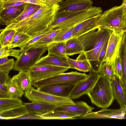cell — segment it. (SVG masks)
<instances>
[{
  "label": "cell",
  "mask_w": 126,
  "mask_h": 126,
  "mask_svg": "<svg viewBox=\"0 0 126 126\" xmlns=\"http://www.w3.org/2000/svg\"><path fill=\"white\" fill-rule=\"evenodd\" d=\"M59 8L58 4L41 6L38 11L30 16L17 23L10 24L4 29L14 30L33 37L48 28L53 21Z\"/></svg>",
  "instance_id": "cell-1"
},
{
  "label": "cell",
  "mask_w": 126,
  "mask_h": 126,
  "mask_svg": "<svg viewBox=\"0 0 126 126\" xmlns=\"http://www.w3.org/2000/svg\"><path fill=\"white\" fill-rule=\"evenodd\" d=\"M100 7H92L84 10L73 12H57L54 19L48 27L52 29L72 28L83 21L101 15Z\"/></svg>",
  "instance_id": "cell-2"
},
{
  "label": "cell",
  "mask_w": 126,
  "mask_h": 126,
  "mask_svg": "<svg viewBox=\"0 0 126 126\" xmlns=\"http://www.w3.org/2000/svg\"><path fill=\"white\" fill-rule=\"evenodd\" d=\"M86 94L93 104L102 109L109 107L115 99L110 80L100 74L93 87Z\"/></svg>",
  "instance_id": "cell-3"
},
{
  "label": "cell",
  "mask_w": 126,
  "mask_h": 126,
  "mask_svg": "<svg viewBox=\"0 0 126 126\" xmlns=\"http://www.w3.org/2000/svg\"><path fill=\"white\" fill-rule=\"evenodd\" d=\"M98 23L99 28L112 31L126 30V14L122 5L114 6L102 13Z\"/></svg>",
  "instance_id": "cell-4"
},
{
  "label": "cell",
  "mask_w": 126,
  "mask_h": 126,
  "mask_svg": "<svg viewBox=\"0 0 126 126\" xmlns=\"http://www.w3.org/2000/svg\"><path fill=\"white\" fill-rule=\"evenodd\" d=\"M96 30L77 38L82 45L83 51L91 50L99 55L104 45L109 40L112 31L101 28Z\"/></svg>",
  "instance_id": "cell-5"
},
{
  "label": "cell",
  "mask_w": 126,
  "mask_h": 126,
  "mask_svg": "<svg viewBox=\"0 0 126 126\" xmlns=\"http://www.w3.org/2000/svg\"><path fill=\"white\" fill-rule=\"evenodd\" d=\"M47 49V46L30 47L17 59L13 69L19 72H28Z\"/></svg>",
  "instance_id": "cell-6"
},
{
  "label": "cell",
  "mask_w": 126,
  "mask_h": 126,
  "mask_svg": "<svg viewBox=\"0 0 126 126\" xmlns=\"http://www.w3.org/2000/svg\"><path fill=\"white\" fill-rule=\"evenodd\" d=\"M88 75L77 71L62 73L50 77L32 82V85L37 88L48 84L65 83L75 85L86 79Z\"/></svg>",
  "instance_id": "cell-7"
},
{
  "label": "cell",
  "mask_w": 126,
  "mask_h": 126,
  "mask_svg": "<svg viewBox=\"0 0 126 126\" xmlns=\"http://www.w3.org/2000/svg\"><path fill=\"white\" fill-rule=\"evenodd\" d=\"M24 96L30 101L41 102L58 106L75 103L69 98L57 96L43 92L35 89L32 85L25 91Z\"/></svg>",
  "instance_id": "cell-8"
},
{
  "label": "cell",
  "mask_w": 126,
  "mask_h": 126,
  "mask_svg": "<svg viewBox=\"0 0 126 126\" xmlns=\"http://www.w3.org/2000/svg\"><path fill=\"white\" fill-rule=\"evenodd\" d=\"M69 69L50 65H34L31 68L28 72L32 82H34L64 73Z\"/></svg>",
  "instance_id": "cell-9"
},
{
  "label": "cell",
  "mask_w": 126,
  "mask_h": 126,
  "mask_svg": "<svg viewBox=\"0 0 126 126\" xmlns=\"http://www.w3.org/2000/svg\"><path fill=\"white\" fill-rule=\"evenodd\" d=\"M99 75L97 71L93 68L86 79L75 85L69 98L76 99L86 94L94 85Z\"/></svg>",
  "instance_id": "cell-10"
},
{
  "label": "cell",
  "mask_w": 126,
  "mask_h": 126,
  "mask_svg": "<svg viewBox=\"0 0 126 126\" xmlns=\"http://www.w3.org/2000/svg\"><path fill=\"white\" fill-rule=\"evenodd\" d=\"M126 114V107L117 109H103L96 112L91 111L87 114L76 117V119H92L103 118L124 119Z\"/></svg>",
  "instance_id": "cell-11"
},
{
  "label": "cell",
  "mask_w": 126,
  "mask_h": 126,
  "mask_svg": "<svg viewBox=\"0 0 126 126\" xmlns=\"http://www.w3.org/2000/svg\"><path fill=\"white\" fill-rule=\"evenodd\" d=\"M124 30L112 31L109 40L106 54L103 62L114 61L118 55L119 44Z\"/></svg>",
  "instance_id": "cell-12"
},
{
  "label": "cell",
  "mask_w": 126,
  "mask_h": 126,
  "mask_svg": "<svg viewBox=\"0 0 126 126\" xmlns=\"http://www.w3.org/2000/svg\"><path fill=\"white\" fill-rule=\"evenodd\" d=\"M75 85L68 84L56 83L43 86L37 88V89L52 95L69 98Z\"/></svg>",
  "instance_id": "cell-13"
},
{
  "label": "cell",
  "mask_w": 126,
  "mask_h": 126,
  "mask_svg": "<svg viewBox=\"0 0 126 126\" xmlns=\"http://www.w3.org/2000/svg\"><path fill=\"white\" fill-rule=\"evenodd\" d=\"M93 3L91 0H62L58 3V11L73 12L84 10L91 7Z\"/></svg>",
  "instance_id": "cell-14"
},
{
  "label": "cell",
  "mask_w": 126,
  "mask_h": 126,
  "mask_svg": "<svg viewBox=\"0 0 126 126\" xmlns=\"http://www.w3.org/2000/svg\"><path fill=\"white\" fill-rule=\"evenodd\" d=\"M101 15L88 18L76 25L74 27L72 38H77L90 31L99 29L98 20Z\"/></svg>",
  "instance_id": "cell-15"
},
{
  "label": "cell",
  "mask_w": 126,
  "mask_h": 126,
  "mask_svg": "<svg viewBox=\"0 0 126 126\" xmlns=\"http://www.w3.org/2000/svg\"><path fill=\"white\" fill-rule=\"evenodd\" d=\"M94 109V108L89 106L86 103L80 101L76 102L74 104L57 106L54 110L66 111L80 116L92 111Z\"/></svg>",
  "instance_id": "cell-16"
},
{
  "label": "cell",
  "mask_w": 126,
  "mask_h": 126,
  "mask_svg": "<svg viewBox=\"0 0 126 126\" xmlns=\"http://www.w3.org/2000/svg\"><path fill=\"white\" fill-rule=\"evenodd\" d=\"M28 3L21 5L7 8L0 11V22L2 25L6 26L20 15Z\"/></svg>",
  "instance_id": "cell-17"
},
{
  "label": "cell",
  "mask_w": 126,
  "mask_h": 126,
  "mask_svg": "<svg viewBox=\"0 0 126 126\" xmlns=\"http://www.w3.org/2000/svg\"><path fill=\"white\" fill-rule=\"evenodd\" d=\"M24 104L28 114L39 115L52 110L58 106L53 104L38 101H32Z\"/></svg>",
  "instance_id": "cell-18"
},
{
  "label": "cell",
  "mask_w": 126,
  "mask_h": 126,
  "mask_svg": "<svg viewBox=\"0 0 126 126\" xmlns=\"http://www.w3.org/2000/svg\"><path fill=\"white\" fill-rule=\"evenodd\" d=\"M111 83L115 99L120 107H126V93L120 79L115 74Z\"/></svg>",
  "instance_id": "cell-19"
},
{
  "label": "cell",
  "mask_w": 126,
  "mask_h": 126,
  "mask_svg": "<svg viewBox=\"0 0 126 126\" xmlns=\"http://www.w3.org/2000/svg\"><path fill=\"white\" fill-rule=\"evenodd\" d=\"M47 54L41 58L35 65H50L70 68L67 58Z\"/></svg>",
  "instance_id": "cell-20"
},
{
  "label": "cell",
  "mask_w": 126,
  "mask_h": 126,
  "mask_svg": "<svg viewBox=\"0 0 126 126\" xmlns=\"http://www.w3.org/2000/svg\"><path fill=\"white\" fill-rule=\"evenodd\" d=\"M118 55L121 62L123 75L121 79L123 87L126 88V30L123 32L118 51Z\"/></svg>",
  "instance_id": "cell-21"
},
{
  "label": "cell",
  "mask_w": 126,
  "mask_h": 126,
  "mask_svg": "<svg viewBox=\"0 0 126 126\" xmlns=\"http://www.w3.org/2000/svg\"><path fill=\"white\" fill-rule=\"evenodd\" d=\"M11 80L14 84L24 92L32 86V81L28 72L19 71L18 74L13 76Z\"/></svg>",
  "instance_id": "cell-22"
},
{
  "label": "cell",
  "mask_w": 126,
  "mask_h": 126,
  "mask_svg": "<svg viewBox=\"0 0 126 126\" xmlns=\"http://www.w3.org/2000/svg\"><path fill=\"white\" fill-rule=\"evenodd\" d=\"M44 120L75 119L79 116L66 111L53 110L39 115Z\"/></svg>",
  "instance_id": "cell-23"
},
{
  "label": "cell",
  "mask_w": 126,
  "mask_h": 126,
  "mask_svg": "<svg viewBox=\"0 0 126 126\" xmlns=\"http://www.w3.org/2000/svg\"><path fill=\"white\" fill-rule=\"evenodd\" d=\"M67 59L70 68L86 72L91 71L93 68L90 61L87 60H74L68 56Z\"/></svg>",
  "instance_id": "cell-24"
},
{
  "label": "cell",
  "mask_w": 126,
  "mask_h": 126,
  "mask_svg": "<svg viewBox=\"0 0 126 126\" xmlns=\"http://www.w3.org/2000/svg\"><path fill=\"white\" fill-rule=\"evenodd\" d=\"M28 114L25 104H22L12 109L0 113V119L15 118Z\"/></svg>",
  "instance_id": "cell-25"
},
{
  "label": "cell",
  "mask_w": 126,
  "mask_h": 126,
  "mask_svg": "<svg viewBox=\"0 0 126 126\" xmlns=\"http://www.w3.org/2000/svg\"><path fill=\"white\" fill-rule=\"evenodd\" d=\"M66 54L71 56L80 54L83 51L80 42L77 38H72L65 41Z\"/></svg>",
  "instance_id": "cell-26"
},
{
  "label": "cell",
  "mask_w": 126,
  "mask_h": 126,
  "mask_svg": "<svg viewBox=\"0 0 126 126\" xmlns=\"http://www.w3.org/2000/svg\"><path fill=\"white\" fill-rule=\"evenodd\" d=\"M48 54L59 56L67 57L65 41L54 43L48 46Z\"/></svg>",
  "instance_id": "cell-27"
},
{
  "label": "cell",
  "mask_w": 126,
  "mask_h": 126,
  "mask_svg": "<svg viewBox=\"0 0 126 126\" xmlns=\"http://www.w3.org/2000/svg\"><path fill=\"white\" fill-rule=\"evenodd\" d=\"M22 103L19 98H0V113L19 106Z\"/></svg>",
  "instance_id": "cell-28"
},
{
  "label": "cell",
  "mask_w": 126,
  "mask_h": 126,
  "mask_svg": "<svg viewBox=\"0 0 126 126\" xmlns=\"http://www.w3.org/2000/svg\"><path fill=\"white\" fill-rule=\"evenodd\" d=\"M41 6L34 4L28 3L21 13L13 20L10 24L17 23L28 17L38 11Z\"/></svg>",
  "instance_id": "cell-29"
},
{
  "label": "cell",
  "mask_w": 126,
  "mask_h": 126,
  "mask_svg": "<svg viewBox=\"0 0 126 126\" xmlns=\"http://www.w3.org/2000/svg\"><path fill=\"white\" fill-rule=\"evenodd\" d=\"M114 60L109 62H103L99 67L97 71L99 74L106 77L110 80L111 82L112 81L115 75Z\"/></svg>",
  "instance_id": "cell-30"
},
{
  "label": "cell",
  "mask_w": 126,
  "mask_h": 126,
  "mask_svg": "<svg viewBox=\"0 0 126 126\" xmlns=\"http://www.w3.org/2000/svg\"><path fill=\"white\" fill-rule=\"evenodd\" d=\"M61 29H54L47 35L34 43L31 46H46L51 44Z\"/></svg>",
  "instance_id": "cell-31"
},
{
  "label": "cell",
  "mask_w": 126,
  "mask_h": 126,
  "mask_svg": "<svg viewBox=\"0 0 126 126\" xmlns=\"http://www.w3.org/2000/svg\"><path fill=\"white\" fill-rule=\"evenodd\" d=\"M32 38L26 33L16 32L10 44L7 47L9 49L19 47Z\"/></svg>",
  "instance_id": "cell-32"
},
{
  "label": "cell",
  "mask_w": 126,
  "mask_h": 126,
  "mask_svg": "<svg viewBox=\"0 0 126 126\" xmlns=\"http://www.w3.org/2000/svg\"><path fill=\"white\" fill-rule=\"evenodd\" d=\"M0 47H7L10 44L16 31L14 30L4 29L0 30Z\"/></svg>",
  "instance_id": "cell-33"
},
{
  "label": "cell",
  "mask_w": 126,
  "mask_h": 126,
  "mask_svg": "<svg viewBox=\"0 0 126 126\" xmlns=\"http://www.w3.org/2000/svg\"><path fill=\"white\" fill-rule=\"evenodd\" d=\"M52 30V29L48 27L44 31L36 36L32 37L26 43L21 45L19 47L20 50V56L34 43L49 33Z\"/></svg>",
  "instance_id": "cell-34"
},
{
  "label": "cell",
  "mask_w": 126,
  "mask_h": 126,
  "mask_svg": "<svg viewBox=\"0 0 126 126\" xmlns=\"http://www.w3.org/2000/svg\"><path fill=\"white\" fill-rule=\"evenodd\" d=\"M74 27L62 29L61 31L55 38L52 44L66 41L72 38Z\"/></svg>",
  "instance_id": "cell-35"
},
{
  "label": "cell",
  "mask_w": 126,
  "mask_h": 126,
  "mask_svg": "<svg viewBox=\"0 0 126 126\" xmlns=\"http://www.w3.org/2000/svg\"><path fill=\"white\" fill-rule=\"evenodd\" d=\"M6 84L8 91L12 97L19 98L24 94L25 92L21 90L13 83L10 78L7 81Z\"/></svg>",
  "instance_id": "cell-36"
},
{
  "label": "cell",
  "mask_w": 126,
  "mask_h": 126,
  "mask_svg": "<svg viewBox=\"0 0 126 126\" xmlns=\"http://www.w3.org/2000/svg\"><path fill=\"white\" fill-rule=\"evenodd\" d=\"M18 2L32 3L42 6H50L43 0H0V6L11 3Z\"/></svg>",
  "instance_id": "cell-37"
},
{
  "label": "cell",
  "mask_w": 126,
  "mask_h": 126,
  "mask_svg": "<svg viewBox=\"0 0 126 126\" xmlns=\"http://www.w3.org/2000/svg\"><path fill=\"white\" fill-rule=\"evenodd\" d=\"M20 49H9L7 47H0V58L5 56H11L18 59L20 57Z\"/></svg>",
  "instance_id": "cell-38"
},
{
  "label": "cell",
  "mask_w": 126,
  "mask_h": 126,
  "mask_svg": "<svg viewBox=\"0 0 126 126\" xmlns=\"http://www.w3.org/2000/svg\"><path fill=\"white\" fill-rule=\"evenodd\" d=\"M114 69L115 74L121 79L122 77L123 70L121 60L118 55L114 60Z\"/></svg>",
  "instance_id": "cell-39"
},
{
  "label": "cell",
  "mask_w": 126,
  "mask_h": 126,
  "mask_svg": "<svg viewBox=\"0 0 126 126\" xmlns=\"http://www.w3.org/2000/svg\"><path fill=\"white\" fill-rule=\"evenodd\" d=\"M15 63L14 59H9L6 63L0 65V71L9 72L10 71L13 69Z\"/></svg>",
  "instance_id": "cell-40"
},
{
  "label": "cell",
  "mask_w": 126,
  "mask_h": 126,
  "mask_svg": "<svg viewBox=\"0 0 126 126\" xmlns=\"http://www.w3.org/2000/svg\"><path fill=\"white\" fill-rule=\"evenodd\" d=\"M0 98L11 97L9 93L6 84L0 83Z\"/></svg>",
  "instance_id": "cell-41"
},
{
  "label": "cell",
  "mask_w": 126,
  "mask_h": 126,
  "mask_svg": "<svg viewBox=\"0 0 126 126\" xmlns=\"http://www.w3.org/2000/svg\"><path fill=\"white\" fill-rule=\"evenodd\" d=\"M109 40H108L105 44L100 52L97 61L98 68L102 63L103 59L106 54Z\"/></svg>",
  "instance_id": "cell-42"
},
{
  "label": "cell",
  "mask_w": 126,
  "mask_h": 126,
  "mask_svg": "<svg viewBox=\"0 0 126 126\" xmlns=\"http://www.w3.org/2000/svg\"><path fill=\"white\" fill-rule=\"evenodd\" d=\"M43 117L39 115L33 114H29L24 115L15 118V119H42Z\"/></svg>",
  "instance_id": "cell-43"
},
{
  "label": "cell",
  "mask_w": 126,
  "mask_h": 126,
  "mask_svg": "<svg viewBox=\"0 0 126 126\" xmlns=\"http://www.w3.org/2000/svg\"><path fill=\"white\" fill-rule=\"evenodd\" d=\"M9 72H6L0 71V83L6 84L9 78Z\"/></svg>",
  "instance_id": "cell-44"
},
{
  "label": "cell",
  "mask_w": 126,
  "mask_h": 126,
  "mask_svg": "<svg viewBox=\"0 0 126 126\" xmlns=\"http://www.w3.org/2000/svg\"><path fill=\"white\" fill-rule=\"evenodd\" d=\"M49 5L58 4L63 0H43Z\"/></svg>",
  "instance_id": "cell-45"
},
{
  "label": "cell",
  "mask_w": 126,
  "mask_h": 126,
  "mask_svg": "<svg viewBox=\"0 0 126 126\" xmlns=\"http://www.w3.org/2000/svg\"><path fill=\"white\" fill-rule=\"evenodd\" d=\"M8 57L5 56L0 58V65L5 63L8 60Z\"/></svg>",
  "instance_id": "cell-46"
},
{
  "label": "cell",
  "mask_w": 126,
  "mask_h": 126,
  "mask_svg": "<svg viewBox=\"0 0 126 126\" xmlns=\"http://www.w3.org/2000/svg\"><path fill=\"white\" fill-rule=\"evenodd\" d=\"M122 4L123 6L124 10L126 14V0H123Z\"/></svg>",
  "instance_id": "cell-47"
},
{
  "label": "cell",
  "mask_w": 126,
  "mask_h": 126,
  "mask_svg": "<svg viewBox=\"0 0 126 126\" xmlns=\"http://www.w3.org/2000/svg\"><path fill=\"white\" fill-rule=\"evenodd\" d=\"M125 92H126V89H125Z\"/></svg>",
  "instance_id": "cell-48"
}]
</instances>
